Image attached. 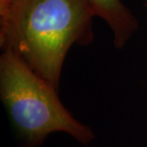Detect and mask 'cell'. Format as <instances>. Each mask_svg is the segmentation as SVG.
<instances>
[{
  "label": "cell",
  "instance_id": "cell-1",
  "mask_svg": "<svg viewBox=\"0 0 147 147\" xmlns=\"http://www.w3.org/2000/svg\"><path fill=\"white\" fill-rule=\"evenodd\" d=\"M94 16L88 0H13L0 25V45L57 89L70 48L93 39Z\"/></svg>",
  "mask_w": 147,
  "mask_h": 147
},
{
  "label": "cell",
  "instance_id": "cell-2",
  "mask_svg": "<svg viewBox=\"0 0 147 147\" xmlns=\"http://www.w3.org/2000/svg\"><path fill=\"white\" fill-rule=\"evenodd\" d=\"M57 88L34 73L14 53L0 57V96L11 123L26 147L41 145L50 134L66 133L83 144L92 130L73 117L60 101Z\"/></svg>",
  "mask_w": 147,
  "mask_h": 147
},
{
  "label": "cell",
  "instance_id": "cell-3",
  "mask_svg": "<svg viewBox=\"0 0 147 147\" xmlns=\"http://www.w3.org/2000/svg\"><path fill=\"white\" fill-rule=\"evenodd\" d=\"M96 16L107 23L117 48H122L139 28L137 18L120 0H88Z\"/></svg>",
  "mask_w": 147,
  "mask_h": 147
},
{
  "label": "cell",
  "instance_id": "cell-4",
  "mask_svg": "<svg viewBox=\"0 0 147 147\" xmlns=\"http://www.w3.org/2000/svg\"><path fill=\"white\" fill-rule=\"evenodd\" d=\"M13 1V0H0V25L7 19Z\"/></svg>",
  "mask_w": 147,
  "mask_h": 147
},
{
  "label": "cell",
  "instance_id": "cell-5",
  "mask_svg": "<svg viewBox=\"0 0 147 147\" xmlns=\"http://www.w3.org/2000/svg\"><path fill=\"white\" fill-rule=\"evenodd\" d=\"M144 5L147 7V0H145V1H144Z\"/></svg>",
  "mask_w": 147,
  "mask_h": 147
}]
</instances>
